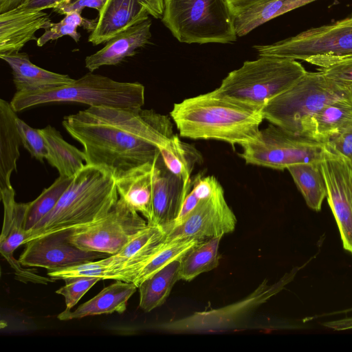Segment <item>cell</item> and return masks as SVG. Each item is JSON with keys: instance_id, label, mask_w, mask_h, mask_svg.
<instances>
[{"instance_id": "cell-39", "label": "cell", "mask_w": 352, "mask_h": 352, "mask_svg": "<svg viewBox=\"0 0 352 352\" xmlns=\"http://www.w3.org/2000/svg\"><path fill=\"white\" fill-rule=\"evenodd\" d=\"M324 144L329 152L352 161V126L329 138Z\"/></svg>"}, {"instance_id": "cell-43", "label": "cell", "mask_w": 352, "mask_h": 352, "mask_svg": "<svg viewBox=\"0 0 352 352\" xmlns=\"http://www.w3.org/2000/svg\"><path fill=\"white\" fill-rule=\"evenodd\" d=\"M23 0H0V13L18 7Z\"/></svg>"}, {"instance_id": "cell-21", "label": "cell", "mask_w": 352, "mask_h": 352, "mask_svg": "<svg viewBox=\"0 0 352 352\" xmlns=\"http://www.w3.org/2000/svg\"><path fill=\"white\" fill-rule=\"evenodd\" d=\"M164 234L160 227L147 224L120 251L108 256L110 269L117 274L118 280L132 283L139 264L157 243L164 239Z\"/></svg>"}, {"instance_id": "cell-3", "label": "cell", "mask_w": 352, "mask_h": 352, "mask_svg": "<svg viewBox=\"0 0 352 352\" xmlns=\"http://www.w3.org/2000/svg\"><path fill=\"white\" fill-rule=\"evenodd\" d=\"M118 199L113 173L105 168L86 164L73 177L54 208L27 231L25 244L50 233L95 222L105 216Z\"/></svg>"}, {"instance_id": "cell-30", "label": "cell", "mask_w": 352, "mask_h": 352, "mask_svg": "<svg viewBox=\"0 0 352 352\" xmlns=\"http://www.w3.org/2000/svg\"><path fill=\"white\" fill-rule=\"evenodd\" d=\"M317 0H270L248 8L233 17L237 36H243L259 25Z\"/></svg>"}, {"instance_id": "cell-8", "label": "cell", "mask_w": 352, "mask_h": 352, "mask_svg": "<svg viewBox=\"0 0 352 352\" xmlns=\"http://www.w3.org/2000/svg\"><path fill=\"white\" fill-rule=\"evenodd\" d=\"M246 164L283 170L300 162H321L328 150L312 138L290 133L270 124L260 131L255 142L242 146Z\"/></svg>"}, {"instance_id": "cell-6", "label": "cell", "mask_w": 352, "mask_h": 352, "mask_svg": "<svg viewBox=\"0 0 352 352\" xmlns=\"http://www.w3.org/2000/svg\"><path fill=\"white\" fill-rule=\"evenodd\" d=\"M307 70L298 60L261 56L230 72L214 91L219 95L262 108L294 85Z\"/></svg>"}, {"instance_id": "cell-23", "label": "cell", "mask_w": 352, "mask_h": 352, "mask_svg": "<svg viewBox=\"0 0 352 352\" xmlns=\"http://www.w3.org/2000/svg\"><path fill=\"white\" fill-rule=\"evenodd\" d=\"M133 283L120 280L104 287L96 296L79 305L75 310L63 311L58 315L60 320L80 319L86 316L123 313L129 299L136 292Z\"/></svg>"}, {"instance_id": "cell-40", "label": "cell", "mask_w": 352, "mask_h": 352, "mask_svg": "<svg viewBox=\"0 0 352 352\" xmlns=\"http://www.w3.org/2000/svg\"><path fill=\"white\" fill-rule=\"evenodd\" d=\"M107 1V0H72L53 10L55 12L64 15L73 11L82 12L85 8H94L99 12L102 9Z\"/></svg>"}, {"instance_id": "cell-5", "label": "cell", "mask_w": 352, "mask_h": 352, "mask_svg": "<svg viewBox=\"0 0 352 352\" xmlns=\"http://www.w3.org/2000/svg\"><path fill=\"white\" fill-rule=\"evenodd\" d=\"M52 102L139 109L144 104V87L139 82H119L89 72L61 87L37 91H16L10 102L16 113Z\"/></svg>"}, {"instance_id": "cell-17", "label": "cell", "mask_w": 352, "mask_h": 352, "mask_svg": "<svg viewBox=\"0 0 352 352\" xmlns=\"http://www.w3.org/2000/svg\"><path fill=\"white\" fill-rule=\"evenodd\" d=\"M51 22L43 10L16 7L0 13V56L19 52L28 42L36 41V32L47 29Z\"/></svg>"}, {"instance_id": "cell-34", "label": "cell", "mask_w": 352, "mask_h": 352, "mask_svg": "<svg viewBox=\"0 0 352 352\" xmlns=\"http://www.w3.org/2000/svg\"><path fill=\"white\" fill-rule=\"evenodd\" d=\"M81 13L73 11L65 14V17L60 21L51 22L44 33L37 38V46L42 47L47 42L56 40L63 36H69L77 43L80 38V34L77 31L78 27H82L91 32L96 25L97 19H87L82 17Z\"/></svg>"}, {"instance_id": "cell-19", "label": "cell", "mask_w": 352, "mask_h": 352, "mask_svg": "<svg viewBox=\"0 0 352 352\" xmlns=\"http://www.w3.org/2000/svg\"><path fill=\"white\" fill-rule=\"evenodd\" d=\"M151 21L138 23L108 41L99 51L85 58V67L94 72L102 66L116 65L150 43Z\"/></svg>"}, {"instance_id": "cell-37", "label": "cell", "mask_w": 352, "mask_h": 352, "mask_svg": "<svg viewBox=\"0 0 352 352\" xmlns=\"http://www.w3.org/2000/svg\"><path fill=\"white\" fill-rule=\"evenodd\" d=\"M16 124L24 148L32 157L43 162L46 160L47 150L44 138L39 130L31 127L19 117L16 119Z\"/></svg>"}, {"instance_id": "cell-16", "label": "cell", "mask_w": 352, "mask_h": 352, "mask_svg": "<svg viewBox=\"0 0 352 352\" xmlns=\"http://www.w3.org/2000/svg\"><path fill=\"white\" fill-rule=\"evenodd\" d=\"M192 186L170 172L161 155L155 160L153 182V225L164 230L177 219Z\"/></svg>"}, {"instance_id": "cell-33", "label": "cell", "mask_w": 352, "mask_h": 352, "mask_svg": "<svg viewBox=\"0 0 352 352\" xmlns=\"http://www.w3.org/2000/svg\"><path fill=\"white\" fill-rule=\"evenodd\" d=\"M72 177L59 176L48 188L32 201L28 202L26 213V231L34 228L43 218L56 206L60 199L69 186Z\"/></svg>"}, {"instance_id": "cell-36", "label": "cell", "mask_w": 352, "mask_h": 352, "mask_svg": "<svg viewBox=\"0 0 352 352\" xmlns=\"http://www.w3.org/2000/svg\"><path fill=\"white\" fill-rule=\"evenodd\" d=\"M305 62L318 67V70L347 87H352V56L342 57L315 56Z\"/></svg>"}, {"instance_id": "cell-35", "label": "cell", "mask_w": 352, "mask_h": 352, "mask_svg": "<svg viewBox=\"0 0 352 352\" xmlns=\"http://www.w3.org/2000/svg\"><path fill=\"white\" fill-rule=\"evenodd\" d=\"M47 275L54 280L76 277H96L101 280H117L116 273L110 269L108 257L73 266L48 271Z\"/></svg>"}, {"instance_id": "cell-27", "label": "cell", "mask_w": 352, "mask_h": 352, "mask_svg": "<svg viewBox=\"0 0 352 352\" xmlns=\"http://www.w3.org/2000/svg\"><path fill=\"white\" fill-rule=\"evenodd\" d=\"M352 126V97L334 101L314 117L307 137L324 142L331 136Z\"/></svg>"}, {"instance_id": "cell-10", "label": "cell", "mask_w": 352, "mask_h": 352, "mask_svg": "<svg viewBox=\"0 0 352 352\" xmlns=\"http://www.w3.org/2000/svg\"><path fill=\"white\" fill-rule=\"evenodd\" d=\"M303 267L292 269L273 284L263 280L251 294L237 302L217 309L196 311L184 318L162 323L158 327L178 333L217 331L233 327L284 289Z\"/></svg>"}, {"instance_id": "cell-22", "label": "cell", "mask_w": 352, "mask_h": 352, "mask_svg": "<svg viewBox=\"0 0 352 352\" xmlns=\"http://www.w3.org/2000/svg\"><path fill=\"white\" fill-rule=\"evenodd\" d=\"M12 69L17 92L37 91L61 87L75 79L67 74L55 73L33 64L25 52L0 56Z\"/></svg>"}, {"instance_id": "cell-18", "label": "cell", "mask_w": 352, "mask_h": 352, "mask_svg": "<svg viewBox=\"0 0 352 352\" xmlns=\"http://www.w3.org/2000/svg\"><path fill=\"white\" fill-rule=\"evenodd\" d=\"M138 0H107L98 12L96 25L88 41L93 45L107 42L131 27L148 19Z\"/></svg>"}, {"instance_id": "cell-1", "label": "cell", "mask_w": 352, "mask_h": 352, "mask_svg": "<svg viewBox=\"0 0 352 352\" xmlns=\"http://www.w3.org/2000/svg\"><path fill=\"white\" fill-rule=\"evenodd\" d=\"M62 124L82 145L85 164L105 168L115 177L153 163L159 148L175 135L168 116L142 108L89 107L65 116Z\"/></svg>"}, {"instance_id": "cell-11", "label": "cell", "mask_w": 352, "mask_h": 352, "mask_svg": "<svg viewBox=\"0 0 352 352\" xmlns=\"http://www.w3.org/2000/svg\"><path fill=\"white\" fill-rule=\"evenodd\" d=\"M147 224L146 220L119 198L102 218L70 230L68 239L81 250L113 255Z\"/></svg>"}, {"instance_id": "cell-44", "label": "cell", "mask_w": 352, "mask_h": 352, "mask_svg": "<svg viewBox=\"0 0 352 352\" xmlns=\"http://www.w3.org/2000/svg\"><path fill=\"white\" fill-rule=\"evenodd\" d=\"M352 311V308L351 309H346V310H344V311H338L337 313H339V312H348V311Z\"/></svg>"}, {"instance_id": "cell-20", "label": "cell", "mask_w": 352, "mask_h": 352, "mask_svg": "<svg viewBox=\"0 0 352 352\" xmlns=\"http://www.w3.org/2000/svg\"><path fill=\"white\" fill-rule=\"evenodd\" d=\"M155 162L132 168L115 177L119 198L131 209L140 213L148 224L153 223Z\"/></svg>"}, {"instance_id": "cell-14", "label": "cell", "mask_w": 352, "mask_h": 352, "mask_svg": "<svg viewBox=\"0 0 352 352\" xmlns=\"http://www.w3.org/2000/svg\"><path fill=\"white\" fill-rule=\"evenodd\" d=\"M69 232L70 230H63L32 239L26 243L19 262L24 267H43L52 271L110 256L77 248L69 241Z\"/></svg>"}, {"instance_id": "cell-42", "label": "cell", "mask_w": 352, "mask_h": 352, "mask_svg": "<svg viewBox=\"0 0 352 352\" xmlns=\"http://www.w3.org/2000/svg\"><path fill=\"white\" fill-rule=\"evenodd\" d=\"M148 14L155 19H162L164 12V0H138Z\"/></svg>"}, {"instance_id": "cell-9", "label": "cell", "mask_w": 352, "mask_h": 352, "mask_svg": "<svg viewBox=\"0 0 352 352\" xmlns=\"http://www.w3.org/2000/svg\"><path fill=\"white\" fill-rule=\"evenodd\" d=\"M258 56L306 61L315 56H352V13L329 24L312 28L268 45L253 46Z\"/></svg>"}, {"instance_id": "cell-29", "label": "cell", "mask_w": 352, "mask_h": 352, "mask_svg": "<svg viewBox=\"0 0 352 352\" xmlns=\"http://www.w3.org/2000/svg\"><path fill=\"white\" fill-rule=\"evenodd\" d=\"M179 264L180 259L173 261L140 283L138 288L141 309L149 312L165 302L174 285L179 280Z\"/></svg>"}, {"instance_id": "cell-26", "label": "cell", "mask_w": 352, "mask_h": 352, "mask_svg": "<svg viewBox=\"0 0 352 352\" xmlns=\"http://www.w3.org/2000/svg\"><path fill=\"white\" fill-rule=\"evenodd\" d=\"M203 241L196 238L162 240L141 261L135 271L132 283L138 287L146 278L170 262L181 259L189 250Z\"/></svg>"}, {"instance_id": "cell-31", "label": "cell", "mask_w": 352, "mask_h": 352, "mask_svg": "<svg viewBox=\"0 0 352 352\" xmlns=\"http://www.w3.org/2000/svg\"><path fill=\"white\" fill-rule=\"evenodd\" d=\"M221 238L206 239L189 250L180 259L179 280L191 281L201 274L216 268L219 263Z\"/></svg>"}, {"instance_id": "cell-28", "label": "cell", "mask_w": 352, "mask_h": 352, "mask_svg": "<svg viewBox=\"0 0 352 352\" xmlns=\"http://www.w3.org/2000/svg\"><path fill=\"white\" fill-rule=\"evenodd\" d=\"M287 170L307 206L314 211H320L322 202L327 195L320 162L296 163L289 166Z\"/></svg>"}, {"instance_id": "cell-38", "label": "cell", "mask_w": 352, "mask_h": 352, "mask_svg": "<svg viewBox=\"0 0 352 352\" xmlns=\"http://www.w3.org/2000/svg\"><path fill=\"white\" fill-rule=\"evenodd\" d=\"M65 285L56 291L65 298L66 308L69 311L78 302L81 298L98 281L96 277H76L64 280Z\"/></svg>"}, {"instance_id": "cell-15", "label": "cell", "mask_w": 352, "mask_h": 352, "mask_svg": "<svg viewBox=\"0 0 352 352\" xmlns=\"http://www.w3.org/2000/svg\"><path fill=\"white\" fill-rule=\"evenodd\" d=\"M3 206V221L0 236V252L14 271L16 280L23 283L47 284L54 280L43 276L33 270L25 268L14 257V251L25 244L26 213L28 203H18L15 200V191L12 186L0 190Z\"/></svg>"}, {"instance_id": "cell-7", "label": "cell", "mask_w": 352, "mask_h": 352, "mask_svg": "<svg viewBox=\"0 0 352 352\" xmlns=\"http://www.w3.org/2000/svg\"><path fill=\"white\" fill-rule=\"evenodd\" d=\"M161 20L181 43L229 44L236 41L227 0H164Z\"/></svg>"}, {"instance_id": "cell-45", "label": "cell", "mask_w": 352, "mask_h": 352, "mask_svg": "<svg viewBox=\"0 0 352 352\" xmlns=\"http://www.w3.org/2000/svg\"><path fill=\"white\" fill-rule=\"evenodd\" d=\"M350 89H351V93H352V87H350Z\"/></svg>"}, {"instance_id": "cell-32", "label": "cell", "mask_w": 352, "mask_h": 352, "mask_svg": "<svg viewBox=\"0 0 352 352\" xmlns=\"http://www.w3.org/2000/svg\"><path fill=\"white\" fill-rule=\"evenodd\" d=\"M166 168L184 180H191L190 174L196 160L195 151L174 135L159 148Z\"/></svg>"}, {"instance_id": "cell-41", "label": "cell", "mask_w": 352, "mask_h": 352, "mask_svg": "<svg viewBox=\"0 0 352 352\" xmlns=\"http://www.w3.org/2000/svg\"><path fill=\"white\" fill-rule=\"evenodd\" d=\"M71 1L72 0H23L18 7L25 10H44L48 8L54 9Z\"/></svg>"}, {"instance_id": "cell-25", "label": "cell", "mask_w": 352, "mask_h": 352, "mask_svg": "<svg viewBox=\"0 0 352 352\" xmlns=\"http://www.w3.org/2000/svg\"><path fill=\"white\" fill-rule=\"evenodd\" d=\"M38 130L46 143V160L60 176L72 177L85 166V152L66 142L56 129L49 124Z\"/></svg>"}, {"instance_id": "cell-12", "label": "cell", "mask_w": 352, "mask_h": 352, "mask_svg": "<svg viewBox=\"0 0 352 352\" xmlns=\"http://www.w3.org/2000/svg\"><path fill=\"white\" fill-rule=\"evenodd\" d=\"M236 218L228 205L224 191L219 184L214 192L197 206L182 221L165 229L168 241L196 238L206 240L222 237L233 232Z\"/></svg>"}, {"instance_id": "cell-4", "label": "cell", "mask_w": 352, "mask_h": 352, "mask_svg": "<svg viewBox=\"0 0 352 352\" xmlns=\"http://www.w3.org/2000/svg\"><path fill=\"white\" fill-rule=\"evenodd\" d=\"M352 97L351 89L320 71L307 72L262 108L264 120L297 135L307 137L316 114L326 105Z\"/></svg>"}, {"instance_id": "cell-13", "label": "cell", "mask_w": 352, "mask_h": 352, "mask_svg": "<svg viewBox=\"0 0 352 352\" xmlns=\"http://www.w3.org/2000/svg\"><path fill=\"white\" fill-rule=\"evenodd\" d=\"M320 166L343 248L352 254V161L328 151Z\"/></svg>"}, {"instance_id": "cell-2", "label": "cell", "mask_w": 352, "mask_h": 352, "mask_svg": "<svg viewBox=\"0 0 352 352\" xmlns=\"http://www.w3.org/2000/svg\"><path fill=\"white\" fill-rule=\"evenodd\" d=\"M170 116L181 137L241 146L257 140L264 120L261 107L224 97L214 90L174 104Z\"/></svg>"}, {"instance_id": "cell-24", "label": "cell", "mask_w": 352, "mask_h": 352, "mask_svg": "<svg viewBox=\"0 0 352 352\" xmlns=\"http://www.w3.org/2000/svg\"><path fill=\"white\" fill-rule=\"evenodd\" d=\"M16 112L8 101L0 100V190L12 186L10 177L16 171L21 140L16 124Z\"/></svg>"}]
</instances>
